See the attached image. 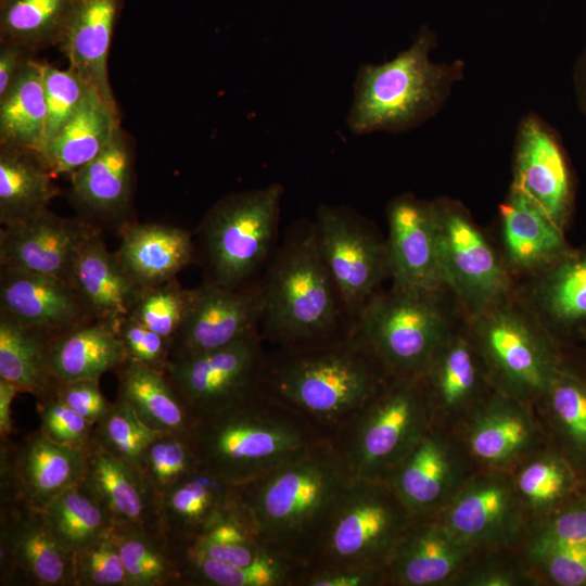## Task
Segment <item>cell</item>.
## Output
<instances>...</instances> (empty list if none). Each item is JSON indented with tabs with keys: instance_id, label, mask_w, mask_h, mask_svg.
Here are the masks:
<instances>
[{
	"instance_id": "1",
	"label": "cell",
	"mask_w": 586,
	"mask_h": 586,
	"mask_svg": "<svg viewBox=\"0 0 586 586\" xmlns=\"http://www.w3.org/2000/svg\"><path fill=\"white\" fill-rule=\"evenodd\" d=\"M353 476L329 440L270 472L238 484L263 547L297 569L316 557Z\"/></svg>"
},
{
	"instance_id": "2",
	"label": "cell",
	"mask_w": 586,
	"mask_h": 586,
	"mask_svg": "<svg viewBox=\"0 0 586 586\" xmlns=\"http://www.w3.org/2000/svg\"><path fill=\"white\" fill-rule=\"evenodd\" d=\"M391 375L349 335L300 348H268L263 392L296 411L330 440Z\"/></svg>"
},
{
	"instance_id": "3",
	"label": "cell",
	"mask_w": 586,
	"mask_h": 586,
	"mask_svg": "<svg viewBox=\"0 0 586 586\" xmlns=\"http://www.w3.org/2000/svg\"><path fill=\"white\" fill-rule=\"evenodd\" d=\"M263 315L259 333L267 348H300L351 335L340 300L322 258L315 221L289 229L259 280Z\"/></svg>"
},
{
	"instance_id": "4",
	"label": "cell",
	"mask_w": 586,
	"mask_h": 586,
	"mask_svg": "<svg viewBox=\"0 0 586 586\" xmlns=\"http://www.w3.org/2000/svg\"><path fill=\"white\" fill-rule=\"evenodd\" d=\"M322 440L306 419L264 392L195 421L189 436L200 468L235 485L270 472Z\"/></svg>"
},
{
	"instance_id": "5",
	"label": "cell",
	"mask_w": 586,
	"mask_h": 586,
	"mask_svg": "<svg viewBox=\"0 0 586 586\" xmlns=\"http://www.w3.org/2000/svg\"><path fill=\"white\" fill-rule=\"evenodd\" d=\"M436 42L433 30L423 27L410 46L391 60L358 67L346 117L352 133L405 132L441 111L463 77L464 63L433 62L430 55Z\"/></svg>"
},
{
	"instance_id": "6",
	"label": "cell",
	"mask_w": 586,
	"mask_h": 586,
	"mask_svg": "<svg viewBox=\"0 0 586 586\" xmlns=\"http://www.w3.org/2000/svg\"><path fill=\"white\" fill-rule=\"evenodd\" d=\"M283 186L230 193L199 227V251L207 283L235 289L251 282L276 240Z\"/></svg>"
},
{
	"instance_id": "7",
	"label": "cell",
	"mask_w": 586,
	"mask_h": 586,
	"mask_svg": "<svg viewBox=\"0 0 586 586\" xmlns=\"http://www.w3.org/2000/svg\"><path fill=\"white\" fill-rule=\"evenodd\" d=\"M430 425L418 378L391 377L329 441L353 477L386 480Z\"/></svg>"
},
{
	"instance_id": "8",
	"label": "cell",
	"mask_w": 586,
	"mask_h": 586,
	"mask_svg": "<svg viewBox=\"0 0 586 586\" xmlns=\"http://www.w3.org/2000/svg\"><path fill=\"white\" fill-rule=\"evenodd\" d=\"M438 293L394 286L375 293L353 321L351 335L391 377L418 378L451 330Z\"/></svg>"
},
{
	"instance_id": "9",
	"label": "cell",
	"mask_w": 586,
	"mask_h": 586,
	"mask_svg": "<svg viewBox=\"0 0 586 586\" xmlns=\"http://www.w3.org/2000/svg\"><path fill=\"white\" fill-rule=\"evenodd\" d=\"M412 519L386 480L353 477L304 569H385Z\"/></svg>"
},
{
	"instance_id": "10",
	"label": "cell",
	"mask_w": 586,
	"mask_h": 586,
	"mask_svg": "<svg viewBox=\"0 0 586 586\" xmlns=\"http://www.w3.org/2000/svg\"><path fill=\"white\" fill-rule=\"evenodd\" d=\"M471 318L468 329L496 390L535 404L561 368L549 334L505 301Z\"/></svg>"
},
{
	"instance_id": "11",
	"label": "cell",
	"mask_w": 586,
	"mask_h": 586,
	"mask_svg": "<svg viewBox=\"0 0 586 586\" xmlns=\"http://www.w3.org/2000/svg\"><path fill=\"white\" fill-rule=\"evenodd\" d=\"M268 348L259 332L227 346L169 359L165 374L193 422L263 393Z\"/></svg>"
},
{
	"instance_id": "12",
	"label": "cell",
	"mask_w": 586,
	"mask_h": 586,
	"mask_svg": "<svg viewBox=\"0 0 586 586\" xmlns=\"http://www.w3.org/2000/svg\"><path fill=\"white\" fill-rule=\"evenodd\" d=\"M314 221L342 310L355 320L390 277L386 240L364 217L344 205L320 204Z\"/></svg>"
},
{
	"instance_id": "13",
	"label": "cell",
	"mask_w": 586,
	"mask_h": 586,
	"mask_svg": "<svg viewBox=\"0 0 586 586\" xmlns=\"http://www.w3.org/2000/svg\"><path fill=\"white\" fill-rule=\"evenodd\" d=\"M433 206L443 288H448L471 316L504 302L510 280L484 234L458 203L441 199Z\"/></svg>"
},
{
	"instance_id": "14",
	"label": "cell",
	"mask_w": 586,
	"mask_h": 586,
	"mask_svg": "<svg viewBox=\"0 0 586 586\" xmlns=\"http://www.w3.org/2000/svg\"><path fill=\"white\" fill-rule=\"evenodd\" d=\"M475 551L519 549L531 520L510 473L476 470L436 518Z\"/></svg>"
},
{
	"instance_id": "15",
	"label": "cell",
	"mask_w": 586,
	"mask_h": 586,
	"mask_svg": "<svg viewBox=\"0 0 586 586\" xmlns=\"http://www.w3.org/2000/svg\"><path fill=\"white\" fill-rule=\"evenodd\" d=\"M476 470L454 432L430 425L386 481L412 520L436 519Z\"/></svg>"
},
{
	"instance_id": "16",
	"label": "cell",
	"mask_w": 586,
	"mask_h": 586,
	"mask_svg": "<svg viewBox=\"0 0 586 586\" xmlns=\"http://www.w3.org/2000/svg\"><path fill=\"white\" fill-rule=\"evenodd\" d=\"M0 585L74 586L73 552L55 536L42 509L0 502Z\"/></svg>"
},
{
	"instance_id": "17",
	"label": "cell",
	"mask_w": 586,
	"mask_h": 586,
	"mask_svg": "<svg viewBox=\"0 0 586 586\" xmlns=\"http://www.w3.org/2000/svg\"><path fill=\"white\" fill-rule=\"evenodd\" d=\"M418 380L431 425L449 432L496 391L468 328H451Z\"/></svg>"
},
{
	"instance_id": "18",
	"label": "cell",
	"mask_w": 586,
	"mask_h": 586,
	"mask_svg": "<svg viewBox=\"0 0 586 586\" xmlns=\"http://www.w3.org/2000/svg\"><path fill=\"white\" fill-rule=\"evenodd\" d=\"M454 433L479 470L510 471L548 446L534 404L498 390Z\"/></svg>"
},
{
	"instance_id": "19",
	"label": "cell",
	"mask_w": 586,
	"mask_h": 586,
	"mask_svg": "<svg viewBox=\"0 0 586 586\" xmlns=\"http://www.w3.org/2000/svg\"><path fill=\"white\" fill-rule=\"evenodd\" d=\"M88 447V446H87ZM87 447L59 444L39 428L0 443V502L43 509L82 476Z\"/></svg>"
},
{
	"instance_id": "20",
	"label": "cell",
	"mask_w": 586,
	"mask_h": 586,
	"mask_svg": "<svg viewBox=\"0 0 586 586\" xmlns=\"http://www.w3.org/2000/svg\"><path fill=\"white\" fill-rule=\"evenodd\" d=\"M263 315L260 282L226 289L204 282L184 321L171 339L170 358L214 351L259 332Z\"/></svg>"
},
{
	"instance_id": "21",
	"label": "cell",
	"mask_w": 586,
	"mask_h": 586,
	"mask_svg": "<svg viewBox=\"0 0 586 586\" xmlns=\"http://www.w3.org/2000/svg\"><path fill=\"white\" fill-rule=\"evenodd\" d=\"M100 229L82 218H66L49 209L0 232V268L63 279L71 283L79 252ZM72 284V283H71Z\"/></svg>"
},
{
	"instance_id": "22",
	"label": "cell",
	"mask_w": 586,
	"mask_h": 586,
	"mask_svg": "<svg viewBox=\"0 0 586 586\" xmlns=\"http://www.w3.org/2000/svg\"><path fill=\"white\" fill-rule=\"evenodd\" d=\"M511 186L562 227L572 200L570 168L559 135L534 113L518 126Z\"/></svg>"
},
{
	"instance_id": "23",
	"label": "cell",
	"mask_w": 586,
	"mask_h": 586,
	"mask_svg": "<svg viewBox=\"0 0 586 586\" xmlns=\"http://www.w3.org/2000/svg\"><path fill=\"white\" fill-rule=\"evenodd\" d=\"M386 217L393 286L413 292H440L443 284L433 202L404 193L388 203Z\"/></svg>"
},
{
	"instance_id": "24",
	"label": "cell",
	"mask_w": 586,
	"mask_h": 586,
	"mask_svg": "<svg viewBox=\"0 0 586 586\" xmlns=\"http://www.w3.org/2000/svg\"><path fill=\"white\" fill-rule=\"evenodd\" d=\"M0 315L55 339L94 320L67 281L0 268Z\"/></svg>"
},
{
	"instance_id": "25",
	"label": "cell",
	"mask_w": 586,
	"mask_h": 586,
	"mask_svg": "<svg viewBox=\"0 0 586 586\" xmlns=\"http://www.w3.org/2000/svg\"><path fill=\"white\" fill-rule=\"evenodd\" d=\"M475 552L437 519L412 520L385 565L386 586H454Z\"/></svg>"
},
{
	"instance_id": "26",
	"label": "cell",
	"mask_w": 586,
	"mask_h": 586,
	"mask_svg": "<svg viewBox=\"0 0 586 586\" xmlns=\"http://www.w3.org/2000/svg\"><path fill=\"white\" fill-rule=\"evenodd\" d=\"M81 480L103 504L114 525L161 527L158 500L142 473L92 440Z\"/></svg>"
},
{
	"instance_id": "27",
	"label": "cell",
	"mask_w": 586,
	"mask_h": 586,
	"mask_svg": "<svg viewBox=\"0 0 586 586\" xmlns=\"http://www.w3.org/2000/svg\"><path fill=\"white\" fill-rule=\"evenodd\" d=\"M115 252L127 275L142 289L173 279L195 258L191 233L163 224L128 222Z\"/></svg>"
},
{
	"instance_id": "28",
	"label": "cell",
	"mask_w": 586,
	"mask_h": 586,
	"mask_svg": "<svg viewBox=\"0 0 586 586\" xmlns=\"http://www.w3.org/2000/svg\"><path fill=\"white\" fill-rule=\"evenodd\" d=\"M69 176L72 196L86 213L99 220L120 221L122 228L127 224L124 217L132 196L133 155L120 129L99 155Z\"/></svg>"
},
{
	"instance_id": "29",
	"label": "cell",
	"mask_w": 586,
	"mask_h": 586,
	"mask_svg": "<svg viewBox=\"0 0 586 586\" xmlns=\"http://www.w3.org/2000/svg\"><path fill=\"white\" fill-rule=\"evenodd\" d=\"M71 283L90 316L114 329L130 314L142 291L127 275L116 254L107 250L101 231L79 252Z\"/></svg>"
},
{
	"instance_id": "30",
	"label": "cell",
	"mask_w": 586,
	"mask_h": 586,
	"mask_svg": "<svg viewBox=\"0 0 586 586\" xmlns=\"http://www.w3.org/2000/svg\"><path fill=\"white\" fill-rule=\"evenodd\" d=\"M238 485L203 469L184 476L158 499L160 525L173 540H189L239 504Z\"/></svg>"
},
{
	"instance_id": "31",
	"label": "cell",
	"mask_w": 586,
	"mask_h": 586,
	"mask_svg": "<svg viewBox=\"0 0 586 586\" xmlns=\"http://www.w3.org/2000/svg\"><path fill=\"white\" fill-rule=\"evenodd\" d=\"M122 0H79L60 43L68 67L114 106L107 60Z\"/></svg>"
},
{
	"instance_id": "32",
	"label": "cell",
	"mask_w": 586,
	"mask_h": 586,
	"mask_svg": "<svg viewBox=\"0 0 586 586\" xmlns=\"http://www.w3.org/2000/svg\"><path fill=\"white\" fill-rule=\"evenodd\" d=\"M119 129L117 106L89 88L77 111L38 157L54 177L71 175L99 155Z\"/></svg>"
},
{
	"instance_id": "33",
	"label": "cell",
	"mask_w": 586,
	"mask_h": 586,
	"mask_svg": "<svg viewBox=\"0 0 586 586\" xmlns=\"http://www.w3.org/2000/svg\"><path fill=\"white\" fill-rule=\"evenodd\" d=\"M548 446L576 475L586 466V383L563 367L534 404Z\"/></svg>"
},
{
	"instance_id": "34",
	"label": "cell",
	"mask_w": 586,
	"mask_h": 586,
	"mask_svg": "<svg viewBox=\"0 0 586 586\" xmlns=\"http://www.w3.org/2000/svg\"><path fill=\"white\" fill-rule=\"evenodd\" d=\"M127 356L113 326L92 320L50 343L49 364L59 381L100 380L120 368Z\"/></svg>"
},
{
	"instance_id": "35",
	"label": "cell",
	"mask_w": 586,
	"mask_h": 586,
	"mask_svg": "<svg viewBox=\"0 0 586 586\" xmlns=\"http://www.w3.org/2000/svg\"><path fill=\"white\" fill-rule=\"evenodd\" d=\"M500 216L506 253L514 268L536 269L560 254L562 227L512 186L500 206Z\"/></svg>"
},
{
	"instance_id": "36",
	"label": "cell",
	"mask_w": 586,
	"mask_h": 586,
	"mask_svg": "<svg viewBox=\"0 0 586 586\" xmlns=\"http://www.w3.org/2000/svg\"><path fill=\"white\" fill-rule=\"evenodd\" d=\"M115 372L117 397L127 402L149 428L189 438L194 422L164 371L126 360Z\"/></svg>"
},
{
	"instance_id": "37",
	"label": "cell",
	"mask_w": 586,
	"mask_h": 586,
	"mask_svg": "<svg viewBox=\"0 0 586 586\" xmlns=\"http://www.w3.org/2000/svg\"><path fill=\"white\" fill-rule=\"evenodd\" d=\"M53 177L36 153L1 146V225H18L48 209L49 203L58 194Z\"/></svg>"
},
{
	"instance_id": "38",
	"label": "cell",
	"mask_w": 586,
	"mask_h": 586,
	"mask_svg": "<svg viewBox=\"0 0 586 586\" xmlns=\"http://www.w3.org/2000/svg\"><path fill=\"white\" fill-rule=\"evenodd\" d=\"M43 63L28 59L0 97V145L40 154L46 136Z\"/></svg>"
},
{
	"instance_id": "39",
	"label": "cell",
	"mask_w": 586,
	"mask_h": 586,
	"mask_svg": "<svg viewBox=\"0 0 586 586\" xmlns=\"http://www.w3.org/2000/svg\"><path fill=\"white\" fill-rule=\"evenodd\" d=\"M53 339L0 315V379L35 398L54 391L49 364Z\"/></svg>"
},
{
	"instance_id": "40",
	"label": "cell",
	"mask_w": 586,
	"mask_h": 586,
	"mask_svg": "<svg viewBox=\"0 0 586 586\" xmlns=\"http://www.w3.org/2000/svg\"><path fill=\"white\" fill-rule=\"evenodd\" d=\"M508 472L531 523L559 508L576 492L578 476L550 446L526 457Z\"/></svg>"
},
{
	"instance_id": "41",
	"label": "cell",
	"mask_w": 586,
	"mask_h": 586,
	"mask_svg": "<svg viewBox=\"0 0 586 586\" xmlns=\"http://www.w3.org/2000/svg\"><path fill=\"white\" fill-rule=\"evenodd\" d=\"M111 534L129 586H182L171 543L161 527L114 525Z\"/></svg>"
},
{
	"instance_id": "42",
	"label": "cell",
	"mask_w": 586,
	"mask_h": 586,
	"mask_svg": "<svg viewBox=\"0 0 586 586\" xmlns=\"http://www.w3.org/2000/svg\"><path fill=\"white\" fill-rule=\"evenodd\" d=\"M79 0H0V38L27 51L61 43Z\"/></svg>"
},
{
	"instance_id": "43",
	"label": "cell",
	"mask_w": 586,
	"mask_h": 586,
	"mask_svg": "<svg viewBox=\"0 0 586 586\" xmlns=\"http://www.w3.org/2000/svg\"><path fill=\"white\" fill-rule=\"evenodd\" d=\"M169 539V538H168ZM182 586H295L301 569L285 563L240 566L171 540Z\"/></svg>"
},
{
	"instance_id": "44",
	"label": "cell",
	"mask_w": 586,
	"mask_h": 586,
	"mask_svg": "<svg viewBox=\"0 0 586 586\" xmlns=\"http://www.w3.org/2000/svg\"><path fill=\"white\" fill-rule=\"evenodd\" d=\"M42 510L55 536L73 553L114 526L103 504L81 479Z\"/></svg>"
},
{
	"instance_id": "45",
	"label": "cell",
	"mask_w": 586,
	"mask_h": 586,
	"mask_svg": "<svg viewBox=\"0 0 586 586\" xmlns=\"http://www.w3.org/2000/svg\"><path fill=\"white\" fill-rule=\"evenodd\" d=\"M179 543L213 559L240 566L285 563L263 547L241 500L199 535Z\"/></svg>"
},
{
	"instance_id": "46",
	"label": "cell",
	"mask_w": 586,
	"mask_h": 586,
	"mask_svg": "<svg viewBox=\"0 0 586 586\" xmlns=\"http://www.w3.org/2000/svg\"><path fill=\"white\" fill-rule=\"evenodd\" d=\"M161 433L149 428L127 402L116 397L94 425L91 440L141 472L144 453Z\"/></svg>"
},
{
	"instance_id": "47",
	"label": "cell",
	"mask_w": 586,
	"mask_h": 586,
	"mask_svg": "<svg viewBox=\"0 0 586 586\" xmlns=\"http://www.w3.org/2000/svg\"><path fill=\"white\" fill-rule=\"evenodd\" d=\"M536 295L543 309L560 322L586 318V255L556 265Z\"/></svg>"
},
{
	"instance_id": "48",
	"label": "cell",
	"mask_w": 586,
	"mask_h": 586,
	"mask_svg": "<svg viewBox=\"0 0 586 586\" xmlns=\"http://www.w3.org/2000/svg\"><path fill=\"white\" fill-rule=\"evenodd\" d=\"M518 550L537 585L586 586V544L525 542Z\"/></svg>"
},
{
	"instance_id": "49",
	"label": "cell",
	"mask_w": 586,
	"mask_h": 586,
	"mask_svg": "<svg viewBox=\"0 0 586 586\" xmlns=\"http://www.w3.org/2000/svg\"><path fill=\"white\" fill-rule=\"evenodd\" d=\"M198 469L200 464L188 437L161 433L144 453L141 473L158 500L165 492Z\"/></svg>"
},
{
	"instance_id": "50",
	"label": "cell",
	"mask_w": 586,
	"mask_h": 586,
	"mask_svg": "<svg viewBox=\"0 0 586 586\" xmlns=\"http://www.w3.org/2000/svg\"><path fill=\"white\" fill-rule=\"evenodd\" d=\"M193 296L194 289H184L173 279L142 289L129 316L171 341L186 319Z\"/></svg>"
},
{
	"instance_id": "51",
	"label": "cell",
	"mask_w": 586,
	"mask_h": 586,
	"mask_svg": "<svg viewBox=\"0 0 586 586\" xmlns=\"http://www.w3.org/2000/svg\"><path fill=\"white\" fill-rule=\"evenodd\" d=\"M518 549L476 551L454 586H536Z\"/></svg>"
},
{
	"instance_id": "52",
	"label": "cell",
	"mask_w": 586,
	"mask_h": 586,
	"mask_svg": "<svg viewBox=\"0 0 586 586\" xmlns=\"http://www.w3.org/2000/svg\"><path fill=\"white\" fill-rule=\"evenodd\" d=\"M73 576L74 586H129L111 532L73 553Z\"/></svg>"
},
{
	"instance_id": "53",
	"label": "cell",
	"mask_w": 586,
	"mask_h": 586,
	"mask_svg": "<svg viewBox=\"0 0 586 586\" xmlns=\"http://www.w3.org/2000/svg\"><path fill=\"white\" fill-rule=\"evenodd\" d=\"M89 88L69 67L60 69L43 64L47 126L42 150L74 115Z\"/></svg>"
},
{
	"instance_id": "54",
	"label": "cell",
	"mask_w": 586,
	"mask_h": 586,
	"mask_svg": "<svg viewBox=\"0 0 586 586\" xmlns=\"http://www.w3.org/2000/svg\"><path fill=\"white\" fill-rule=\"evenodd\" d=\"M39 429L59 444L87 447L92 438L94 424L66 405L55 393L36 398Z\"/></svg>"
},
{
	"instance_id": "55",
	"label": "cell",
	"mask_w": 586,
	"mask_h": 586,
	"mask_svg": "<svg viewBox=\"0 0 586 586\" xmlns=\"http://www.w3.org/2000/svg\"><path fill=\"white\" fill-rule=\"evenodd\" d=\"M525 542L586 544V499L572 496L556 510L533 521Z\"/></svg>"
},
{
	"instance_id": "56",
	"label": "cell",
	"mask_w": 586,
	"mask_h": 586,
	"mask_svg": "<svg viewBox=\"0 0 586 586\" xmlns=\"http://www.w3.org/2000/svg\"><path fill=\"white\" fill-rule=\"evenodd\" d=\"M127 360L165 371L170 358L171 341L151 330L131 316L123 318L115 328Z\"/></svg>"
},
{
	"instance_id": "57",
	"label": "cell",
	"mask_w": 586,
	"mask_h": 586,
	"mask_svg": "<svg viewBox=\"0 0 586 586\" xmlns=\"http://www.w3.org/2000/svg\"><path fill=\"white\" fill-rule=\"evenodd\" d=\"M55 393L66 405L92 424H97L111 409L99 380L59 381Z\"/></svg>"
},
{
	"instance_id": "58",
	"label": "cell",
	"mask_w": 586,
	"mask_h": 586,
	"mask_svg": "<svg viewBox=\"0 0 586 586\" xmlns=\"http://www.w3.org/2000/svg\"><path fill=\"white\" fill-rule=\"evenodd\" d=\"M295 586H386L385 570L369 568L302 569Z\"/></svg>"
},
{
	"instance_id": "59",
	"label": "cell",
	"mask_w": 586,
	"mask_h": 586,
	"mask_svg": "<svg viewBox=\"0 0 586 586\" xmlns=\"http://www.w3.org/2000/svg\"><path fill=\"white\" fill-rule=\"evenodd\" d=\"M26 51L27 50L17 44L1 41L0 97L9 90L28 60V58L25 56Z\"/></svg>"
},
{
	"instance_id": "60",
	"label": "cell",
	"mask_w": 586,
	"mask_h": 586,
	"mask_svg": "<svg viewBox=\"0 0 586 586\" xmlns=\"http://www.w3.org/2000/svg\"><path fill=\"white\" fill-rule=\"evenodd\" d=\"M20 390L12 383L0 379V442L11 438L14 430L12 403Z\"/></svg>"
},
{
	"instance_id": "61",
	"label": "cell",
	"mask_w": 586,
	"mask_h": 586,
	"mask_svg": "<svg viewBox=\"0 0 586 586\" xmlns=\"http://www.w3.org/2000/svg\"><path fill=\"white\" fill-rule=\"evenodd\" d=\"M573 88L578 109L586 115V48L574 64Z\"/></svg>"
}]
</instances>
